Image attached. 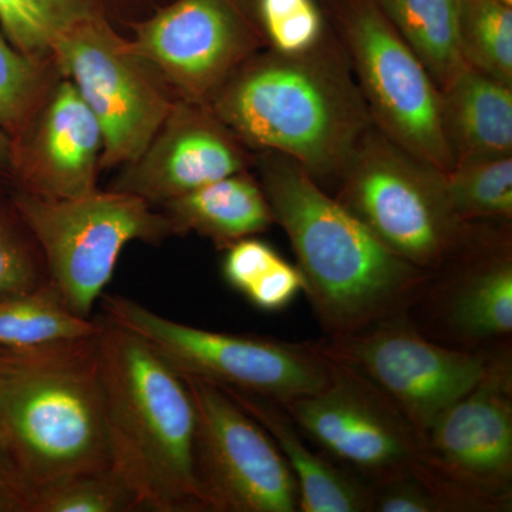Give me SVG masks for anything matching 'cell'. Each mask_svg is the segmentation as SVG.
Returning <instances> with one entry per match:
<instances>
[{"instance_id":"obj_16","label":"cell","mask_w":512,"mask_h":512,"mask_svg":"<svg viewBox=\"0 0 512 512\" xmlns=\"http://www.w3.org/2000/svg\"><path fill=\"white\" fill-rule=\"evenodd\" d=\"M251 150L208 104L175 100L143 156L110 190L160 204L255 165Z\"/></svg>"},{"instance_id":"obj_11","label":"cell","mask_w":512,"mask_h":512,"mask_svg":"<svg viewBox=\"0 0 512 512\" xmlns=\"http://www.w3.org/2000/svg\"><path fill=\"white\" fill-rule=\"evenodd\" d=\"M181 377L194 403V471L205 511H299L298 483L271 436L217 384Z\"/></svg>"},{"instance_id":"obj_21","label":"cell","mask_w":512,"mask_h":512,"mask_svg":"<svg viewBox=\"0 0 512 512\" xmlns=\"http://www.w3.org/2000/svg\"><path fill=\"white\" fill-rule=\"evenodd\" d=\"M163 207L175 235L195 232L221 249L275 224L264 188L249 171L204 185L164 202Z\"/></svg>"},{"instance_id":"obj_8","label":"cell","mask_w":512,"mask_h":512,"mask_svg":"<svg viewBox=\"0 0 512 512\" xmlns=\"http://www.w3.org/2000/svg\"><path fill=\"white\" fill-rule=\"evenodd\" d=\"M380 133L443 174L454 167L440 90L376 0H318Z\"/></svg>"},{"instance_id":"obj_35","label":"cell","mask_w":512,"mask_h":512,"mask_svg":"<svg viewBox=\"0 0 512 512\" xmlns=\"http://www.w3.org/2000/svg\"><path fill=\"white\" fill-rule=\"evenodd\" d=\"M497 2L504 3V5L512 6V0H497Z\"/></svg>"},{"instance_id":"obj_33","label":"cell","mask_w":512,"mask_h":512,"mask_svg":"<svg viewBox=\"0 0 512 512\" xmlns=\"http://www.w3.org/2000/svg\"><path fill=\"white\" fill-rule=\"evenodd\" d=\"M8 511L25 512V500L16 484L0 467V512Z\"/></svg>"},{"instance_id":"obj_5","label":"cell","mask_w":512,"mask_h":512,"mask_svg":"<svg viewBox=\"0 0 512 512\" xmlns=\"http://www.w3.org/2000/svg\"><path fill=\"white\" fill-rule=\"evenodd\" d=\"M100 299L104 318L140 336L180 376L285 404L319 392L335 375V360L318 342L212 332L164 318L126 296Z\"/></svg>"},{"instance_id":"obj_13","label":"cell","mask_w":512,"mask_h":512,"mask_svg":"<svg viewBox=\"0 0 512 512\" xmlns=\"http://www.w3.org/2000/svg\"><path fill=\"white\" fill-rule=\"evenodd\" d=\"M318 345L382 390L421 434L480 380L494 350L468 352L433 342L406 312L349 335L325 336Z\"/></svg>"},{"instance_id":"obj_18","label":"cell","mask_w":512,"mask_h":512,"mask_svg":"<svg viewBox=\"0 0 512 512\" xmlns=\"http://www.w3.org/2000/svg\"><path fill=\"white\" fill-rule=\"evenodd\" d=\"M271 436L291 468L302 512H372L369 485L313 450L281 404L231 387L218 386Z\"/></svg>"},{"instance_id":"obj_20","label":"cell","mask_w":512,"mask_h":512,"mask_svg":"<svg viewBox=\"0 0 512 512\" xmlns=\"http://www.w3.org/2000/svg\"><path fill=\"white\" fill-rule=\"evenodd\" d=\"M173 0H0V28L19 52L50 63L57 37L83 22L131 30Z\"/></svg>"},{"instance_id":"obj_29","label":"cell","mask_w":512,"mask_h":512,"mask_svg":"<svg viewBox=\"0 0 512 512\" xmlns=\"http://www.w3.org/2000/svg\"><path fill=\"white\" fill-rule=\"evenodd\" d=\"M268 49L285 55L309 52L329 33L318 0H256Z\"/></svg>"},{"instance_id":"obj_12","label":"cell","mask_w":512,"mask_h":512,"mask_svg":"<svg viewBox=\"0 0 512 512\" xmlns=\"http://www.w3.org/2000/svg\"><path fill=\"white\" fill-rule=\"evenodd\" d=\"M175 99L210 104L268 42L256 0H173L130 30Z\"/></svg>"},{"instance_id":"obj_15","label":"cell","mask_w":512,"mask_h":512,"mask_svg":"<svg viewBox=\"0 0 512 512\" xmlns=\"http://www.w3.org/2000/svg\"><path fill=\"white\" fill-rule=\"evenodd\" d=\"M424 460L478 493L512 501V349H494L483 376L423 433Z\"/></svg>"},{"instance_id":"obj_6","label":"cell","mask_w":512,"mask_h":512,"mask_svg":"<svg viewBox=\"0 0 512 512\" xmlns=\"http://www.w3.org/2000/svg\"><path fill=\"white\" fill-rule=\"evenodd\" d=\"M330 194L394 254L424 271L453 254L473 225L458 220L451 207L446 174L375 126Z\"/></svg>"},{"instance_id":"obj_9","label":"cell","mask_w":512,"mask_h":512,"mask_svg":"<svg viewBox=\"0 0 512 512\" xmlns=\"http://www.w3.org/2000/svg\"><path fill=\"white\" fill-rule=\"evenodd\" d=\"M50 62L99 123L101 168L143 156L177 100L131 40L104 22L67 29L53 43Z\"/></svg>"},{"instance_id":"obj_4","label":"cell","mask_w":512,"mask_h":512,"mask_svg":"<svg viewBox=\"0 0 512 512\" xmlns=\"http://www.w3.org/2000/svg\"><path fill=\"white\" fill-rule=\"evenodd\" d=\"M99 363L111 468L143 510L207 512L194 471L195 412L183 377L101 316Z\"/></svg>"},{"instance_id":"obj_30","label":"cell","mask_w":512,"mask_h":512,"mask_svg":"<svg viewBox=\"0 0 512 512\" xmlns=\"http://www.w3.org/2000/svg\"><path fill=\"white\" fill-rule=\"evenodd\" d=\"M37 247H30L8 222L0 217V296L28 292L47 279Z\"/></svg>"},{"instance_id":"obj_28","label":"cell","mask_w":512,"mask_h":512,"mask_svg":"<svg viewBox=\"0 0 512 512\" xmlns=\"http://www.w3.org/2000/svg\"><path fill=\"white\" fill-rule=\"evenodd\" d=\"M53 64L19 52L0 28V128L18 136L35 113L46 90Z\"/></svg>"},{"instance_id":"obj_17","label":"cell","mask_w":512,"mask_h":512,"mask_svg":"<svg viewBox=\"0 0 512 512\" xmlns=\"http://www.w3.org/2000/svg\"><path fill=\"white\" fill-rule=\"evenodd\" d=\"M12 144V167L22 191L63 200L97 190L103 136L66 77L49 86Z\"/></svg>"},{"instance_id":"obj_7","label":"cell","mask_w":512,"mask_h":512,"mask_svg":"<svg viewBox=\"0 0 512 512\" xmlns=\"http://www.w3.org/2000/svg\"><path fill=\"white\" fill-rule=\"evenodd\" d=\"M13 205L39 249L47 278L69 308L87 319L127 244H153L175 235L164 212L123 191L96 190L57 200L20 190Z\"/></svg>"},{"instance_id":"obj_26","label":"cell","mask_w":512,"mask_h":512,"mask_svg":"<svg viewBox=\"0 0 512 512\" xmlns=\"http://www.w3.org/2000/svg\"><path fill=\"white\" fill-rule=\"evenodd\" d=\"M446 188L458 220L512 222V156L456 164Z\"/></svg>"},{"instance_id":"obj_24","label":"cell","mask_w":512,"mask_h":512,"mask_svg":"<svg viewBox=\"0 0 512 512\" xmlns=\"http://www.w3.org/2000/svg\"><path fill=\"white\" fill-rule=\"evenodd\" d=\"M369 490L372 512H507L512 507V501L456 483L426 460Z\"/></svg>"},{"instance_id":"obj_3","label":"cell","mask_w":512,"mask_h":512,"mask_svg":"<svg viewBox=\"0 0 512 512\" xmlns=\"http://www.w3.org/2000/svg\"><path fill=\"white\" fill-rule=\"evenodd\" d=\"M99 335L0 349V466L23 500L39 485L111 467Z\"/></svg>"},{"instance_id":"obj_25","label":"cell","mask_w":512,"mask_h":512,"mask_svg":"<svg viewBox=\"0 0 512 512\" xmlns=\"http://www.w3.org/2000/svg\"><path fill=\"white\" fill-rule=\"evenodd\" d=\"M457 36L467 66L512 86V6L458 0Z\"/></svg>"},{"instance_id":"obj_14","label":"cell","mask_w":512,"mask_h":512,"mask_svg":"<svg viewBox=\"0 0 512 512\" xmlns=\"http://www.w3.org/2000/svg\"><path fill=\"white\" fill-rule=\"evenodd\" d=\"M281 406L323 456L367 485L407 473L424 460L423 434L406 414L338 362L319 392Z\"/></svg>"},{"instance_id":"obj_23","label":"cell","mask_w":512,"mask_h":512,"mask_svg":"<svg viewBox=\"0 0 512 512\" xmlns=\"http://www.w3.org/2000/svg\"><path fill=\"white\" fill-rule=\"evenodd\" d=\"M100 330L101 319L76 315L49 278L28 292L0 296V349L90 338Z\"/></svg>"},{"instance_id":"obj_22","label":"cell","mask_w":512,"mask_h":512,"mask_svg":"<svg viewBox=\"0 0 512 512\" xmlns=\"http://www.w3.org/2000/svg\"><path fill=\"white\" fill-rule=\"evenodd\" d=\"M437 89L466 69L457 36L458 0H376Z\"/></svg>"},{"instance_id":"obj_27","label":"cell","mask_w":512,"mask_h":512,"mask_svg":"<svg viewBox=\"0 0 512 512\" xmlns=\"http://www.w3.org/2000/svg\"><path fill=\"white\" fill-rule=\"evenodd\" d=\"M143 510L136 493L113 468L73 474L33 488L25 512H131Z\"/></svg>"},{"instance_id":"obj_34","label":"cell","mask_w":512,"mask_h":512,"mask_svg":"<svg viewBox=\"0 0 512 512\" xmlns=\"http://www.w3.org/2000/svg\"><path fill=\"white\" fill-rule=\"evenodd\" d=\"M13 144L8 134L0 128V170L12 167Z\"/></svg>"},{"instance_id":"obj_2","label":"cell","mask_w":512,"mask_h":512,"mask_svg":"<svg viewBox=\"0 0 512 512\" xmlns=\"http://www.w3.org/2000/svg\"><path fill=\"white\" fill-rule=\"evenodd\" d=\"M208 106L255 153L292 158L329 194L375 126L330 29L309 52L256 53Z\"/></svg>"},{"instance_id":"obj_32","label":"cell","mask_w":512,"mask_h":512,"mask_svg":"<svg viewBox=\"0 0 512 512\" xmlns=\"http://www.w3.org/2000/svg\"><path fill=\"white\" fill-rule=\"evenodd\" d=\"M305 291V281L298 266L288 264L284 258L272 266L261 279L244 293L255 308L265 312H278L285 309Z\"/></svg>"},{"instance_id":"obj_1","label":"cell","mask_w":512,"mask_h":512,"mask_svg":"<svg viewBox=\"0 0 512 512\" xmlns=\"http://www.w3.org/2000/svg\"><path fill=\"white\" fill-rule=\"evenodd\" d=\"M254 168L328 338L409 309L429 271L394 254L292 158L256 151Z\"/></svg>"},{"instance_id":"obj_19","label":"cell","mask_w":512,"mask_h":512,"mask_svg":"<svg viewBox=\"0 0 512 512\" xmlns=\"http://www.w3.org/2000/svg\"><path fill=\"white\" fill-rule=\"evenodd\" d=\"M440 119L454 165L512 156V86L467 66L440 92Z\"/></svg>"},{"instance_id":"obj_10","label":"cell","mask_w":512,"mask_h":512,"mask_svg":"<svg viewBox=\"0 0 512 512\" xmlns=\"http://www.w3.org/2000/svg\"><path fill=\"white\" fill-rule=\"evenodd\" d=\"M406 313L447 348L488 352L511 343V222H473L463 244L429 271Z\"/></svg>"},{"instance_id":"obj_31","label":"cell","mask_w":512,"mask_h":512,"mask_svg":"<svg viewBox=\"0 0 512 512\" xmlns=\"http://www.w3.org/2000/svg\"><path fill=\"white\" fill-rule=\"evenodd\" d=\"M281 259L282 256L264 241L252 237L239 239L227 248L222 274L231 288L244 295Z\"/></svg>"}]
</instances>
